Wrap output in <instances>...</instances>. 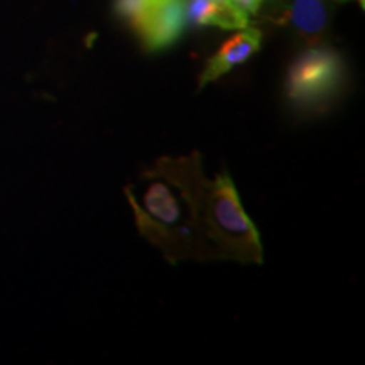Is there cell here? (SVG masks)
Wrapping results in <instances>:
<instances>
[{"label": "cell", "mask_w": 365, "mask_h": 365, "mask_svg": "<svg viewBox=\"0 0 365 365\" xmlns=\"http://www.w3.org/2000/svg\"><path fill=\"white\" fill-rule=\"evenodd\" d=\"M150 171L164 176L180 190L205 261L230 259L244 264L262 262L259 232L242 207L234 181L227 173L207 180L198 153L178 159L161 158Z\"/></svg>", "instance_id": "6da1fadb"}, {"label": "cell", "mask_w": 365, "mask_h": 365, "mask_svg": "<svg viewBox=\"0 0 365 365\" xmlns=\"http://www.w3.org/2000/svg\"><path fill=\"white\" fill-rule=\"evenodd\" d=\"M145 186L140 196L127 188V200L134 208L140 234L161 250L168 261H205L202 245L191 228L188 207L173 182L154 171L144 173Z\"/></svg>", "instance_id": "7a4b0ae2"}, {"label": "cell", "mask_w": 365, "mask_h": 365, "mask_svg": "<svg viewBox=\"0 0 365 365\" xmlns=\"http://www.w3.org/2000/svg\"><path fill=\"white\" fill-rule=\"evenodd\" d=\"M344 61L330 48H308L291 63L286 93L301 107H318L330 100L344 80Z\"/></svg>", "instance_id": "3957f363"}, {"label": "cell", "mask_w": 365, "mask_h": 365, "mask_svg": "<svg viewBox=\"0 0 365 365\" xmlns=\"http://www.w3.org/2000/svg\"><path fill=\"white\" fill-rule=\"evenodd\" d=\"M185 27V0H156L134 33L148 51H161L181 38Z\"/></svg>", "instance_id": "277c9868"}, {"label": "cell", "mask_w": 365, "mask_h": 365, "mask_svg": "<svg viewBox=\"0 0 365 365\" xmlns=\"http://www.w3.org/2000/svg\"><path fill=\"white\" fill-rule=\"evenodd\" d=\"M262 33L255 27H244L240 33L232 36L222 44V48L208 59L207 66L200 75L198 86L203 88L210 81H215L232 70V68L242 65L261 49Z\"/></svg>", "instance_id": "5b68a950"}, {"label": "cell", "mask_w": 365, "mask_h": 365, "mask_svg": "<svg viewBox=\"0 0 365 365\" xmlns=\"http://www.w3.org/2000/svg\"><path fill=\"white\" fill-rule=\"evenodd\" d=\"M328 7L323 0H294L282 14L281 22L307 41H317L328 26Z\"/></svg>", "instance_id": "8992f818"}, {"label": "cell", "mask_w": 365, "mask_h": 365, "mask_svg": "<svg viewBox=\"0 0 365 365\" xmlns=\"http://www.w3.org/2000/svg\"><path fill=\"white\" fill-rule=\"evenodd\" d=\"M186 24L203 27L217 26L222 29H244L249 17L237 7H223L217 0H185Z\"/></svg>", "instance_id": "52a82bcc"}, {"label": "cell", "mask_w": 365, "mask_h": 365, "mask_svg": "<svg viewBox=\"0 0 365 365\" xmlns=\"http://www.w3.org/2000/svg\"><path fill=\"white\" fill-rule=\"evenodd\" d=\"M156 0H115L113 2V11L122 21L132 27V31L137 29L140 21L144 19L149 9L154 6Z\"/></svg>", "instance_id": "ba28073f"}, {"label": "cell", "mask_w": 365, "mask_h": 365, "mask_svg": "<svg viewBox=\"0 0 365 365\" xmlns=\"http://www.w3.org/2000/svg\"><path fill=\"white\" fill-rule=\"evenodd\" d=\"M234 6L239 9L240 12H244L245 16H254L262 6V0H232Z\"/></svg>", "instance_id": "9c48e42d"}, {"label": "cell", "mask_w": 365, "mask_h": 365, "mask_svg": "<svg viewBox=\"0 0 365 365\" xmlns=\"http://www.w3.org/2000/svg\"><path fill=\"white\" fill-rule=\"evenodd\" d=\"M217 2L220 4V6H223V7H235L232 0H217Z\"/></svg>", "instance_id": "30bf717a"}, {"label": "cell", "mask_w": 365, "mask_h": 365, "mask_svg": "<svg viewBox=\"0 0 365 365\" xmlns=\"http://www.w3.org/2000/svg\"><path fill=\"white\" fill-rule=\"evenodd\" d=\"M359 2H360V6H362V7H364V0H359Z\"/></svg>", "instance_id": "8fae6325"}]
</instances>
